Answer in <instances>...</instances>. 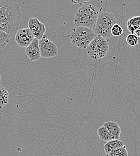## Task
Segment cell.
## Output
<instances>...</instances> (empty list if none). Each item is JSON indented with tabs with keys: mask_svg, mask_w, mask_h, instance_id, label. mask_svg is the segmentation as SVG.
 Wrapping results in <instances>:
<instances>
[{
	"mask_svg": "<svg viewBox=\"0 0 140 156\" xmlns=\"http://www.w3.org/2000/svg\"><path fill=\"white\" fill-rule=\"evenodd\" d=\"M10 36L3 31L0 30V50L5 48L10 42Z\"/></svg>",
	"mask_w": 140,
	"mask_h": 156,
	"instance_id": "9a60e30c",
	"label": "cell"
},
{
	"mask_svg": "<svg viewBox=\"0 0 140 156\" xmlns=\"http://www.w3.org/2000/svg\"><path fill=\"white\" fill-rule=\"evenodd\" d=\"M103 126L108 129L109 132L114 137L115 139L119 140L121 133V129L119 125L116 122L108 121L105 122Z\"/></svg>",
	"mask_w": 140,
	"mask_h": 156,
	"instance_id": "30bf717a",
	"label": "cell"
},
{
	"mask_svg": "<svg viewBox=\"0 0 140 156\" xmlns=\"http://www.w3.org/2000/svg\"><path fill=\"white\" fill-rule=\"evenodd\" d=\"M109 49L108 39L96 36L87 47L86 52L90 58L99 59L105 57L109 51Z\"/></svg>",
	"mask_w": 140,
	"mask_h": 156,
	"instance_id": "5b68a950",
	"label": "cell"
},
{
	"mask_svg": "<svg viewBox=\"0 0 140 156\" xmlns=\"http://www.w3.org/2000/svg\"><path fill=\"white\" fill-rule=\"evenodd\" d=\"M28 28L30 30L34 37L39 40L45 35L46 31L45 25L36 18H32L29 20Z\"/></svg>",
	"mask_w": 140,
	"mask_h": 156,
	"instance_id": "ba28073f",
	"label": "cell"
},
{
	"mask_svg": "<svg viewBox=\"0 0 140 156\" xmlns=\"http://www.w3.org/2000/svg\"><path fill=\"white\" fill-rule=\"evenodd\" d=\"M70 1L73 4L82 5V4H86L87 2L90 1L91 0H70Z\"/></svg>",
	"mask_w": 140,
	"mask_h": 156,
	"instance_id": "d6986e66",
	"label": "cell"
},
{
	"mask_svg": "<svg viewBox=\"0 0 140 156\" xmlns=\"http://www.w3.org/2000/svg\"><path fill=\"white\" fill-rule=\"evenodd\" d=\"M25 53L26 56L30 59L31 61L39 60L41 58L39 46V40L36 38L34 39L32 43L26 48Z\"/></svg>",
	"mask_w": 140,
	"mask_h": 156,
	"instance_id": "9c48e42d",
	"label": "cell"
},
{
	"mask_svg": "<svg viewBox=\"0 0 140 156\" xmlns=\"http://www.w3.org/2000/svg\"><path fill=\"white\" fill-rule=\"evenodd\" d=\"M123 33V30L122 27L118 23H116L111 29V34L113 36L118 37L121 36Z\"/></svg>",
	"mask_w": 140,
	"mask_h": 156,
	"instance_id": "ac0fdd59",
	"label": "cell"
},
{
	"mask_svg": "<svg viewBox=\"0 0 140 156\" xmlns=\"http://www.w3.org/2000/svg\"><path fill=\"white\" fill-rule=\"evenodd\" d=\"M1 74H0V82H1Z\"/></svg>",
	"mask_w": 140,
	"mask_h": 156,
	"instance_id": "44dd1931",
	"label": "cell"
},
{
	"mask_svg": "<svg viewBox=\"0 0 140 156\" xmlns=\"http://www.w3.org/2000/svg\"><path fill=\"white\" fill-rule=\"evenodd\" d=\"M15 37L18 45L22 48H27L35 39L29 28L19 30Z\"/></svg>",
	"mask_w": 140,
	"mask_h": 156,
	"instance_id": "52a82bcc",
	"label": "cell"
},
{
	"mask_svg": "<svg viewBox=\"0 0 140 156\" xmlns=\"http://www.w3.org/2000/svg\"><path fill=\"white\" fill-rule=\"evenodd\" d=\"M107 156H129V155L126 147L125 145L121 148L110 152L107 154Z\"/></svg>",
	"mask_w": 140,
	"mask_h": 156,
	"instance_id": "2e32d148",
	"label": "cell"
},
{
	"mask_svg": "<svg viewBox=\"0 0 140 156\" xmlns=\"http://www.w3.org/2000/svg\"><path fill=\"white\" fill-rule=\"evenodd\" d=\"M21 12L16 0H0V30L15 36L19 30Z\"/></svg>",
	"mask_w": 140,
	"mask_h": 156,
	"instance_id": "6da1fadb",
	"label": "cell"
},
{
	"mask_svg": "<svg viewBox=\"0 0 140 156\" xmlns=\"http://www.w3.org/2000/svg\"><path fill=\"white\" fill-rule=\"evenodd\" d=\"M98 135L101 140L105 142H108L110 140L115 139L114 137L109 132L108 129L104 126L98 128L97 130Z\"/></svg>",
	"mask_w": 140,
	"mask_h": 156,
	"instance_id": "4fadbf2b",
	"label": "cell"
},
{
	"mask_svg": "<svg viewBox=\"0 0 140 156\" xmlns=\"http://www.w3.org/2000/svg\"><path fill=\"white\" fill-rule=\"evenodd\" d=\"M9 103V92L0 84V109H2Z\"/></svg>",
	"mask_w": 140,
	"mask_h": 156,
	"instance_id": "5bb4252c",
	"label": "cell"
},
{
	"mask_svg": "<svg viewBox=\"0 0 140 156\" xmlns=\"http://www.w3.org/2000/svg\"><path fill=\"white\" fill-rule=\"evenodd\" d=\"M39 46L41 57L42 58H52L58 55V48L57 46L47 39L46 35L39 40Z\"/></svg>",
	"mask_w": 140,
	"mask_h": 156,
	"instance_id": "8992f818",
	"label": "cell"
},
{
	"mask_svg": "<svg viewBox=\"0 0 140 156\" xmlns=\"http://www.w3.org/2000/svg\"><path fill=\"white\" fill-rule=\"evenodd\" d=\"M96 37L92 28L76 27L72 30L70 39L72 43L80 49H86Z\"/></svg>",
	"mask_w": 140,
	"mask_h": 156,
	"instance_id": "277c9868",
	"label": "cell"
},
{
	"mask_svg": "<svg viewBox=\"0 0 140 156\" xmlns=\"http://www.w3.org/2000/svg\"><path fill=\"white\" fill-rule=\"evenodd\" d=\"M125 146V144L123 141L118 139H113L107 142L104 146V149L106 154L110 152L114 151L119 148H121Z\"/></svg>",
	"mask_w": 140,
	"mask_h": 156,
	"instance_id": "8fae6325",
	"label": "cell"
},
{
	"mask_svg": "<svg viewBox=\"0 0 140 156\" xmlns=\"http://www.w3.org/2000/svg\"><path fill=\"white\" fill-rule=\"evenodd\" d=\"M100 11L92 4L84 5L77 10L74 20L76 27L92 28L100 15Z\"/></svg>",
	"mask_w": 140,
	"mask_h": 156,
	"instance_id": "7a4b0ae2",
	"label": "cell"
},
{
	"mask_svg": "<svg viewBox=\"0 0 140 156\" xmlns=\"http://www.w3.org/2000/svg\"><path fill=\"white\" fill-rule=\"evenodd\" d=\"M126 27L128 30L131 34H134L140 30V16H135L127 20Z\"/></svg>",
	"mask_w": 140,
	"mask_h": 156,
	"instance_id": "7c38bea8",
	"label": "cell"
},
{
	"mask_svg": "<svg viewBox=\"0 0 140 156\" xmlns=\"http://www.w3.org/2000/svg\"><path fill=\"white\" fill-rule=\"evenodd\" d=\"M135 35H137L138 37H140V30H138V31H137L136 32H135V33H134Z\"/></svg>",
	"mask_w": 140,
	"mask_h": 156,
	"instance_id": "ffe728a7",
	"label": "cell"
},
{
	"mask_svg": "<svg viewBox=\"0 0 140 156\" xmlns=\"http://www.w3.org/2000/svg\"><path fill=\"white\" fill-rule=\"evenodd\" d=\"M116 22L117 19L113 13L107 12H101L92 29L96 36L108 40L113 37L111 29Z\"/></svg>",
	"mask_w": 140,
	"mask_h": 156,
	"instance_id": "3957f363",
	"label": "cell"
},
{
	"mask_svg": "<svg viewBox=\"0 0 140 156\" xmlns=\"http://www.w3.org/2000/svg\"><path fill=\"white\" fill-rule=\"evenodd\" d=\"M126 43L131 46H136L139 41L138 37L135 35V34H129L127 36L126 38Z\"/></svg>",
	"mask_w": 140,
	"mask_h": 156,
	"instance_id": "e0dca14e",
	"label": "cell"
}]
</instances>
